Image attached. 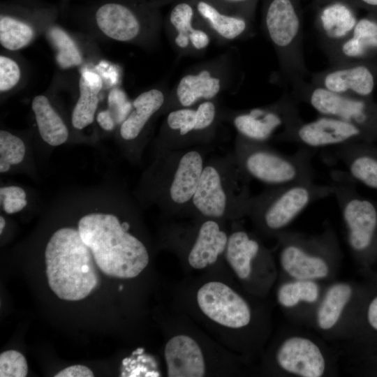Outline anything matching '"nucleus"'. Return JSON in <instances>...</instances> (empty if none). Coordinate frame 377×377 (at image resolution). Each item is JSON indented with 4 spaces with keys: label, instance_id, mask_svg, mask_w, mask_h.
<instances>
[{
    "label": "nucleus",
    "instance_id": "nucleus-1",
    "mask_svg": "<svg viewBox=\"0 0 377 377\" xmlns=\"http://www.w3.org/2000/svg\"><path fill=\"white\" fill-rule=\"evenodd\" d=\"M170 305L230 352H244L255 313L226 263L170 286Z\"/></svg>",
    "mask_w": 377,
    "mask_h": 377
},
{
    "label": "nucleus",
    "instance_id": "nucleus-2",
    "mask_svg": "<svg viewBox=\"0 0 377 377\" xmlns=\"http://www.w3.org/2000/svg\"><path fill=\"white\" fill-rule=\"evenodd\" d=\"M169 319L163 352L167 376H228L236 374L238 356L171 305Z\"/></svg>",
    "mask_w": 377,
    "mask_h": 377
},
{
    "label": "nucleus",
    "instance_id": "nucleus-3",
    "mask_svg": "<svg viewBox=\"0 0 377 377\" xmlns=\"http://www.w3.org/2000/svg\"><path fill=\"white\" fill-rule=\"evenodd\" d=\"M132 228L130 221H121L112 214L94 212L80 219V236L105 274L134 279L149 265L148 246L131 231Z\"/></svg>",
    "mask_w": 377,
    "mask_h": 377
},
{
    "label": "nucleus",
    "instance_id": "nucleus-4",
    "mask_svg": "<svg viewBox=\"0 0 377 377\" xmlns=\"http://www.w3.org/2000/svg\"><path fill=\"white\" fill-rule=\"evenodd\" d=\"M251 179L232 153L207 158L194 195L191 216L226 222L246 216Z\"/></svg>",
    "mask_w": 377,
    "mask_h": 377
},
{
    "label": "nucleus",
    "instance_id": "nucleus-5",
    "mask_svg": "<svg viewBox=\"0 0 377 377\" xmlns=\"http://www.w3.org/2000/svg\"><path fill=\"white\" fill-rule=\"evenodd\" d=\"M209 146L159 151L149 177L151 198L170 218H190Z\"/></svg>",
    "mask_w": 377,
    "mask_h": 377
},
{
    "label": "nucleus",
    "instance_id": "nucleus-6",
    "mask_svg": "<svg viewBox=\"0 0 377 377\" xmlns=\"http://www.w3.org/2000/svg\"><path fill=\"white\" fill-rule=\"evenodd\" d=\"M45 258L49 286L59 298L81 300L98 286V266L78 229L62 228L54 232Z\"/></svg>",
    "mask_w": 377,
    "mask_h": 377
},
{
    "label": "nucleus",
    "instance_id": "nucleus-7",
    "mask_svg": "<svg viewBox=\"0 0 377 377\" xmlns=\"http://www.w3.org/2000/svg\"><path fill=\"white\" fill-rule=\"evenodd\" d=\"M172 221L163 229V245L180 261L186 275L224 265L228 222L205 217Z\"/></svg>",
    "mask_w": 377,
    "mask_h": 377
},
{
    "label": "nucleus",
    "instance_id": "nucleus-8",
    "mask_svg": "<svg viewBox=\"0 0 377 377\" xmlns=\"http://www.w3.org/2000/svg\"><path fill=\"white\" fill-rule=\"evenodd\" d=\"M232 152L242 171L251 180L268 186L315 180L312 161L316 150L300 147L295 153L286 154L268 143L253 141L237 134Z\"/></svg>",
    "mask_w": 377,
    "mask_h": 377
},
{
    "label": "nucleus",
    "instance_id": "nucleus-9",
    "mask_svg": "<svg viewBox=\"0 0 377 377\" xmlns=\"http://www.w3.org/2000/svg\"><path fill=\"white\" fill-rule=\"evenodd\" d=\"M332 185L304 182L268 186L251 195L247 207L249 216L265 235H278L313 202L332 196Z\"/></svg>",
    "mask_w": 377,
    "mask_h": 377
},
{
    "label": "nucleus",
    "instance_id": "nucleus-10",
    "mask_svg": "<svg viewBox=\"0 0 377 377\" xmlns=\"http://www.w3.org/2000/svg\"><path fill=\"white\" fill-rule=\"evenodd\" d=\"M262 27L286 81L292 85L305 80L309 73L304 54L300 0H265Z\"/></svg>",
    "mask_w": 377,
    "mask_h": 377
},
{
    "label": "nucleus",
    "instance_id": "nucleus-11",
    "mask_svg": "<svg viewBox=\"0 0 377 377\" xmlns=\"http://www.w3.org/2000/svg\"><path fill=\"white\" fill-rule=\"evenodd\" d=\"M330 179L350 248L362 258L377 256V200L362 196L343 170H332Z\"/></svg>",
    "mask_w": 377,
    "mask_h": 377
},
{
    "label": "nucleus",
    "instance_id": "nucleus-12",
    "mask_svg": "<svg viewBox=\"0 0 377 377\" xmlns=\"http://www.w3.org/2000/svg\"><path fill=\"white\" fill-rule=\"evenodd\" d=\"M221 120L215 100L166 113L158 138L159 151L209 146Z\"/></svg>",
    "mask_w": 377,
    "mask_h": 377
},
{
    "label": "nucleus",
    "instance_id": "nucleus-13",
    "mask_svg": "<svg viewBox=\"0 0 377 377\" xmlns=\"http://www.w3.org/2000/svg\"><path fill=\"white\" fill-rule=\"evenodd\" d=\"M291 95L310 105L320 115L353 123L374 136L377 142V103L371 98L341 95L313 84L306 80L291 85Z\"/></svg>",
    "mask_w": 377,
    "mask_h": 377
},
{
    "label": "nucleus",
    "instance_id": "nucleus-14",
    "mask_svg": "<svg viewBox=\"0 0 377 377\" xmlns=\"http://www.w3.org/2000/svg\"><path fill=\"white\" fill-rule=\"evenodd\" d=\"M232 64L223 54L188 70L168 93L162 113L215 100L230 83Z\"/></svg>",
    "mask_w": 377,
    "mask_h": 377
},
{
    "label": "nucleus",
    "instance_id": "nucleus-15",
    "mask_svg": "<svg viewBox=\"0 0 377 377\" xmlns=\"http://www.w3.org/2000/svg\"><path fill=\"white\" fill-rule=\"evenodd\" d=\"M97 27L108 38L120 42L142 43L155 38L161 25L155 7L144 2L106 3L95 14Z\"/></svg>",
    "mask_w": 377,
    "mask_h": 377
},
{
    "label": "nucleus",
    "instance_id": "nucleus-16",
    "mask_svg": "<svg viewBox=\"0 0 377 377\" xmlns=\"http://www.w3.org/2000/svg\"><path fill=\"white\" fill-rule=\"evenodd\" d=\"M221 119L230 121L237 135L268 144L302 119L297 101L288 93L265 106L221 113Z\"/></svg>",
    "mask_w": 377,
    "mask_h": 377
},
{
    "label": "nucleus",
    "instance_id": "nucleus-17",
    "mask_svg": "<svg viewBox=\"0 0 377 377\" xmlns=\"http://www.w3.org/2000/svg\"><path fill=\"white\" fill-rule=\"evenodd\" d=\"M361 141L377 142L372 135L360 126L326 115H320L311 121L302 119L280 134L276 140L316 151Z\"/></svg>",
    "mask_w": 377,
    "mask_h": 377
},
{
    "label": "nucleus",
    "instance_id": "nucleus-18",
    "mask_svg": "<svg viewBox=\"0 0 377 377\" xmlns=\"http://www.w3.org/2000/svg\"><path fill=\"white\" fill-rule=\"evenodd\" d=\"M277 236L281 244L280 265L289 276L294 279L313 281L328 276L329 265L322 252L334 243L330 230L316 238L284 233Z\"/></svg>",
    "mask_w": 377,
    "mask_h": 377
},
{
    "label": "nucleus",
    "instance_id": "nucleus-19",
    "mask_svg": "<svg viewBox=\"0 0 377 377\" xmlns=\"http://www.w3.org/2000/svg\"><path fill=\"white\" fill-rule=\"evenodd\" d=\"M376 78V67L364 61L331 66L313 73L311 82L335 94L371 98Z\"/></svg>",
    "mask_w": 377,
    "mask_h": 377
},
{
    "label": "nucleus",
    "instance_id": "nucleus-20",
    "mask_svg": "<svg viewBox=\"0 0 377 377\" xmlns=\"http://www.w3.org/2000/svg\"><path fill=\"white\" fill-rule=\"evenodd\" d=\"M230 223L224 260L234 279L246 284L251 281L255 267L269 258V253L260 239L242 228L238 221Z\"/></svg>",
    "mask_w": 377,
    "mask_h": 377
},
{
    "label": "nucleus",
    "instance_id": "nucleus-21",
    "mask_svg": "<svg viewBox=\"0 0 377 377\" xmlns=\"http://www.w3.org/2000/svg\"><path fill=\"white\" fill-rule=\"evenodd\" d=\"M167 29L172 45L182 54H198L210 43L212 36L198 20L189 0L173 6L168 16Z\"/></svg>",
    "mask_w": 377,
    "mask_h": 377
},
{
    "label": "nucleus",
    "instance_id": "nucleus-22",
    "mask_svg": "<svg viewBox=\"0 0 377 377\" xmlns=\"http://www.w3.org/2000/svg\"><path fill=\"white\" fill-rule=\"evenodd\" d=\"M327 149L326 161L340 163L355 183L377 190V142H353Z\"/></svg>",
    "mask_w": 377,
    "mask_h": 377
},
{
    "label": "nucleus",
    "instance_id": "nucleus-23",
    "mask_svg": "<svg viewBox=\"0 0 377 377\" xmlns=\"http://www.w3.org/2000/svg\"><path fill=\"white\" fill-rule=\"evenodd\" d=\"M276 364L284 371L301 377H320L326 362L318 346L303 337L285 339L275 353Z\"/></svg>",
    "mask_w": 377,
    "mask_h": 377
},
{
    "label": "nucleus",
    "instance_id": "nucleus-24",
    "mask_svg": "<svg viewBox=\"0 0 377 377\" xmlns=\"http://www.w3.org/2000/svg\"><path fill=\"white\" fill-rule=\"evenodd\" d=\"M357 20L354 7L348 3L333 1L320 4L315 27L326 55L348 37Z\"/></svg>",
    "mask_w": 377,
    "mask_h": 377
},
{
    "label": "nucleus",
    "instance_id": "nucleus-25",
    "mask_svg": "<svg viewBox=\"0 0 377 377\" xmlns=\"http://www.w3.org/2000/svg\"><path fill=\"white\" fill-rule=\"evenodd\" d=\"M377 54V20H358L353 31L327 54L331 66L370 61Z\"/></svg>",
    "mask_w": 377,
    "mask_h": 377
},
{
    "label": "nucleus",
    "instance_id": "nucleus-26",
    "mask_svg": "<svg viewBox=\"0 0 377 377\" xmlns=\"http://www.w3.org/2000/svg\"><path fill=\"white\" fill-rule=\"evenodd\" d=\"M189 1L200 22L217 40L232 41L251 35L253 20L224 13L204 0Z\"/></svg>",
    "mask_w": 377,
    "mask_h": 377
},
{
    "label": "nucleus",
    "instance_id": "nucleus-27",
    "mask_svg": "<svg viewBox=\"0 0 377 377\" xmlns=\"http://www.w3.org/2000/svg\"><path fill=\"white\" fill-rule=\"evenodd\" d=\"M168 95V92L158 88L139 94L132 102L130 113L120 124L121 139L129 143L137 142L154 116L162 113Z\"/></svg>",
    "mask_w": 377,
    "mask_h": 377
},
{
    "label": "nucleus",
    "instance_id": "nucleus-28",
    "mask_svg": "<svg viewBox=\"0 0 377 377\" xmlns=\"http://www.w3.org/2000/svg\"><path fill=\"white\" fill-rule=\"evenodd\" d=\"M103 87V79L97 72L90 69L82 71L79 80L80 96L71 117L74 128L81 130L94 121L98 104V94Z\"/></svg>",
    "mask_w": 377,
    "mask_h": 377
},
{
    "label": "nucleus",
    "instance_id": "nucleus-29",
    "mask_svg": "<svg viewBox=\"0 0 377 377\" xmlns=\"http://www.w3.org/2000/svg\"><path fill=\"white\" fill-rule=\"evenodd\" d=\"M31 108L43 140L51 146L65 143L68 138V128L49 99L43 95L36 96L32 101Z\"/></svg>",
    "mask_w": 377,
    "mask_h": 377
},
{
    "label": "nucleus",
    "instance_id": "nucleus-30",
    "mask_svg": "<svg viewBox=\"0 0 377 377\" xmlns=\"http://www.w3.org/2000/svg\"><path fill=\"white\" fill-rule=\"evenodd\" d=\"M352 295V287L346 283H334L328 288L316 313L321 330H330L337 323Z\"/></svg>",
    "mask_w": 377,
    "mask_h": 377
},
{
    "label": "nucleus",
    "instance_id": "nucleus-31",
    "mask_svg": "<svg viewBox=\"0 0 377 377\" xmlns=\"http://www.w3.org/2000/svg\"><path fill=\"white\" fill-rule=\"evenodd\" d=\"M35 35L28 23L8 15L0 17V43L10 51L19 50L28 45Z\"/></svg>",
    "mask_w": 377,
    "mask_h": 377
},
{
    "label": "nucleus",
    "instance_id": "nucleus-32",
    "mask_svg": "<svg viewBox=\"0 0 377 377\" xmlns=\"http://www.w3.org/2000/svg\"><path fill=\"white\" fill-rule=\"evenodd\" d=\"M319 295L320 288L315 281L295 279L279 286L276 299L282 306L291 308L300 302L313 303Z\"/></svg>",
    "mask_w": 377,
    "mask_h": 377
},
{
    "label": "nucleus",
    "instance_id": "nucleus-33",
    "mask_svg": "<svg viewBox=\"0 0 377 377\" xmlns=\"http://www.w3.org/2000/svg\"><path fill=\"white\" fill-rule=\"evenodd\" d=\"M48 35L57 50V61L62 68L79 66L82 63L80 51L73 38L62 29L53 27Z\"/></svg>",
    "mask_w": 377,
    "mask_h": 377
},
{
    "label": "nucleus",
    "instance_id": "nucleus-34",
    "mask_svg": "<svg viewBox=\"0 0 377 377\" xmlns=\"http://www.w3.org/2000/svg\"><path fill=\"white\" fill-rule=\"evenodd\" d=\"M25 145L19 137L11 133L0 131V172L9 170L13 165L20 163L25 155Z\"/></svg>",
    "mask_w": 377,
    "mask_h": 377
},
{
    "label": "nucleus",
    "instance_id": "nucleus-35",
    "mask_svg": "<svg viewBox=\"0 0 377 377\" xmlns=\"http://www.w3.org/2000/svg\"><path fill=\"white\" fill-rule=\"evenodd\" d=\"M27 372V360L22 353L10 350L0 354L1 377H25Z\"/></svg>",
    "mask_w": 377,
    "mask_h": 377
},
{
    "label": "nucleus",
    "instance_id": "nucleus-36",
    "mask_svg": "<svg viewBox=\"0 0 377 377\" xmlns=\"http://www.w3.org/2000/svg\"><path fill=\"white\" fill-rule=\"evenodd\" d=\"M220 10L253 20L257 0H204Z\"/></svg>",
    "mask_w": 377,
    "mask_h": 377
},
{
    "label": "nucleus",
    "instance_id": "nucleus-37",
    "mask_svg": "<svg viewBox=\"0 0 377 377\" xmlns=\"http://www.w3.org/2000/svg\"><path fill=\"white\" fill-rule=\"evenodd\" d=\"M21 71L13 59L0 56V91L1 93L13 89L19 82Z\"/></svg>",
    "mask_w": 377,
    "mask_h": 377
},
{
    "label": "nucleus",
    "instance_id": "nucleus-38",
    "mask_svg": "<svg viewBox=\"0 0 377 377\" xmlns=\"http://www.w3.org/2000/svg\"><path fill=\"white\" fill-rule=\"evenodd\" d=\"M108 104V110L117 125L121 124L125 120L132 108V103L128 101L125 93L118 88H114L110 91Z\"/></svg>",
    "mask_w": 377,
    "mask_h": 377
},
{
    "label": "nucleus",
    "instance_id": "nucleus-39",
    "mask_svg": "<svg viewBox=\"0 0 377 377\" xmlns=\"http://www.w3.org/2000/svg\"><path fill=\"white\" fill-rule=\"evenodd\" d=\"M91 369L86 366L77 364L66 367L58 372L54 377H93Z\"/></svg>",
    "mask_w": 377,
    "mask_h": 377
},
{
    "label": "nucleus",
    "instance_id": "nucleus-40",
    "mask_svg": "<svg viewBox=\"0 0 377 377\" xmlns=\"http://www.w3.org/2000/svg\"><path fill=\"white\" fill-rule=\"evenodd\" d=\"M3 208L8 214H13L22 210L27 205L26 199L19 198H3Z\"/></svg>",
    "mask_w": 377,
    "mask_h": 377
},
{
    "label": "nucleus",
    "instance_id": "nucleus-41",
    "mask_svg": "<svg viewBox=\"0 0 377 377\" xmlns=\"http://www.w3.org/2000/svg\"><path fill=\"white\" fill-rule=\"evenodd\" d=\"M98 125L105 131H112L117 125L115 121L108 110L101 111L96 116Z\"/></svg>",
    "mask_w": 377,
    "mask_h": 377
},
{
    "label": "nucleus",
    "instance_id": "nucleus-42",
    "mask_svg": "<svg viewBox=\"0 0 377 377\" xmlns=\"http://www.w3.org/2000/svg\"><path fill=\"white\" fill-rule=\"evenodd\" d=\"M367 321L369 327L377 332V295L368 304L366 312Z\"/></svg>",
    "mask_w": 377,
    "mask_h": 377
},
{
    "label": "nucleus",
    "instance_id": "nucleus-43",
    "mask_svg": "<svg viewBox=\"0 0 377 377\" xmlns=\"http://www.w3.org/2000/svg\"><path fill=\"white\" fill-rule=\"evenodd\" d=\"M1 199L3 198H19L26 199V193L21 187L16 186H4L0 188Z\"/></svg>",
    "mask_w": 377,
    "mask_h": 377
},
{
    "label": "nucleus",
    "instance_id": "nucleus-44",
    "mask_svg": "<svg viewBox=\"0 0 377 377\" xmlns=\"http://www.w3.org/2000/svg\"><path fill=\"white\" fill-rule=\"evenodd\" d=\"M333 1H342L353 7L356 6H361L367 7L369 8H377V0H316L319 5Z\"/></svg>",
    "mask_w": 377,
    "mask_h": 377
},
{
    "label": "nucleus",
    "instance_id": "nucleus-45",
    "mask_svg": "<svg viewBox=\"0 0 377 377\" xmlns=\"http://www.w3.org/2000/svg\"><path fill=\"white\" fill-rule=\"evenodd\" d=\"M6 226V221L3 216L0 217V234H2L3 230Z\"/></svg>",
    "mask_w": 377,
    "mask_h": 377
}]
</instances>
